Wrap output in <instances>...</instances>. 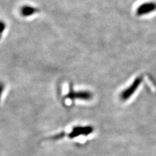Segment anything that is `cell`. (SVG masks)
<instances>
[{"label": "cell", "instance_id": "cell-1", "mask_svg": "<svg viewBox=\"0 0 156 156\" xmlns=\"http://www.w3.org/2000/svg\"><path fill=\"white\" fill-rule=\"evenodd\" d=\"M143 78L141 77H137L136 79L132 82V83L128 88H126L120 94V98L122 100L126 101L128 100L130 97L135 93V91L137 90L139 85L141 84Z\"/></svg>", "mask_w": 156, "mask_h": 156}, {"label": "cell", "instance_id": "cell-2", "mask_svg": "<svg viewBox=\"0 0 156 156\" xmlns=\"http://www.w3.org/2000/svg\"><path fill=\"white\" fill-rule=\"evenodd\" d=\"M66 98L68 99L74 100H81L89 101L92 98V94L91 92L86 90L81 91H74V90L70 89L69 92L67 94Z\"/></svg>", "mask_w": 156, "mask_h": 156}, {"label": "cell", "instance_id": "cell-3", "mask_svg": "<svg viewBox=\"0 0 156 156\" xmlns=\"http://www.w3.org/2000/svg\"><path fill=\"white\" fill-rule=\"evenodd\" d=\"M93 128L91 126H76L68 135L70 139H74L81 135H88L92 133Z\"/></svg>", "mask_w": 156, "mask_h": 156}, {"label": "cell", "instance_id": "cell-4", "mask_svg": "<svg viewBox=\"0 0 156 156\" xmlns=\"http://www.w3.org/2000/svg\"><path fill=\"white\" fill-rule=\"evenodd\" d=\"M156 10V3L151 2H146L141 4L136 9V14L139 16H142L146 15L150 13L154 12Z\"/></svg>", "mask_w": 156, "mask_h": 156}, {"label": "cell", "instance_id": "cell-5", "mask_svg": "<svg viewBox=\"0 0 156 156\" xmlns=\"http://www.w3.org/2000/svg\"><path fill=\"white\" fill-rule=\"evenodd\" d=\"M40 12V9L31 5H24L20 9V14L23 17H29Z\"/></svg>", "mask_w": 156, "mask_h": 156}, {"label": "cell", "instance_id": "cell-6", "mask_svg": "<svg viewBox=\"0 0 156 156\" xmlns=\"http://www.w3.org/2000/svg\"><path fill=\"white\" fill-rule=\"evenodd\" d=\"M6 29V23L3 20H0V38H1L2 33Z\"/></svg>", "mask_w": 156, "mask_h": 156}, {"label": "cell", "instance_id": "cell-7", "mask_svg": "<svg viewBox=\"0 0 156 156\" xmlns=\"http://www.w3.org/2000/svg\"><path fill=\"white\" fill-rule=\"evenodd\" d=\"M4 90H5V85L3 84V83L0 82V101H1L2 96Z\"/></svg>", "mask_w": 156, "mask_h": 156}]
</instances>
